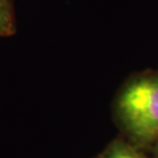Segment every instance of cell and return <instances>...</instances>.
Masks as SVG:
<instances>
[{"instance_id": "obj_1", "label": "cell", "mask_w": 158, "mask_h": 158, "mask_svg": "<svg viewBox=\"0 0 158 158\" xmlns=\"http://www.w3.org/2000/svg\"><path fill=\"white\" fill-rule=\"evenodd\" d=\"M117 113L125 129L140 143L158 139V75L132 79L117 99Z\"/></svg>"}, {"instance_id": "obj_2", "label": "cell", "mask_w": 158, "mask_h": 158, "mask_svg": "<svg viewBox=\"0 0 158 158\" xmlns=\"http://www.w3.org/2000/svg\"><path fill=\"white\" fill-rule=\"evenodd\" d=\"M99 158H146L134 148L122 143H116L106 150Z\"/></svg>"}, {"instance_id": "obj_3", "label": "cell", "mask_w": 158, "mask_h": 158, "mask_svg": "<svg viewBox=\"0 0 158 158\" xmlns=\"http://www.w3.org/2000/svg\"><path fill=\"white\" fill-rule=\"evenodd\" d=\"M10 26V14L7 2L5 0H0V35L8 33Z\"/></svg>"}]
</instances>
